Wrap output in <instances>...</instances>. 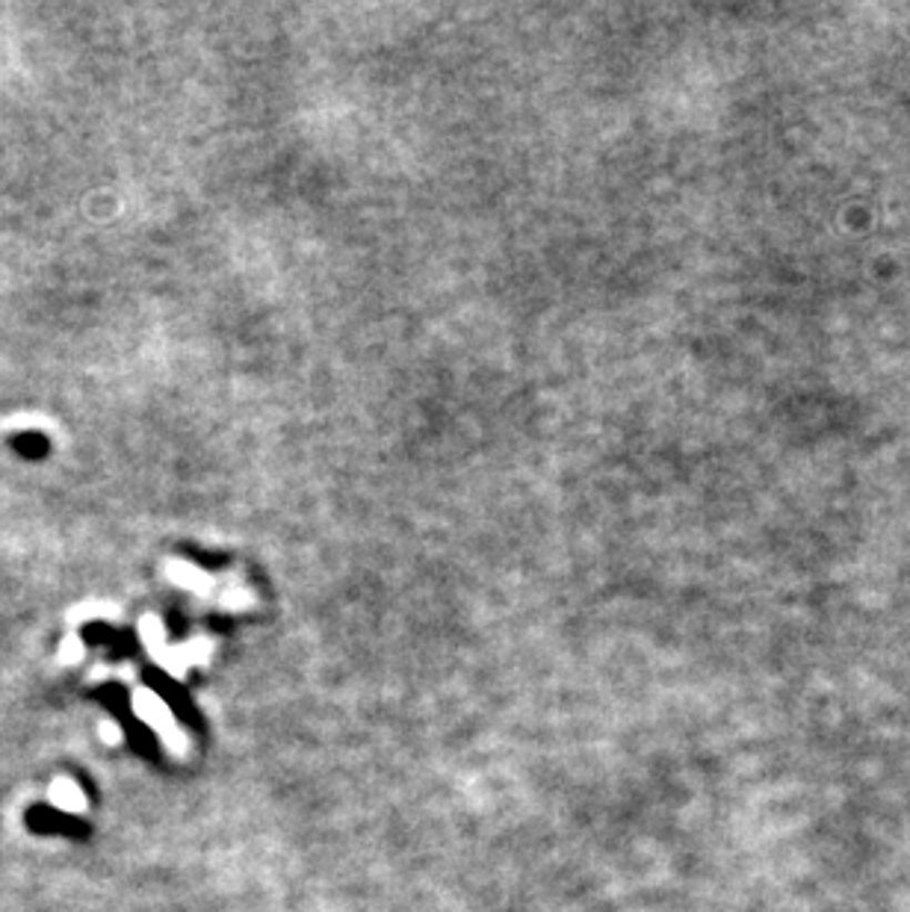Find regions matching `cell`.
<instances>
[{
  "mask_svg": "<svg viewBox=\"0 0 910 912\" xmlns=\"http://www.w3.org/2000/svg\"><path fill=\"white\" fill-rule=\"evenodd\" d=\"M136 706H140L142 718L149 720L151 727H157L160 732L166 736L168 747H172V741H175V745H181V736H177L175 720H172L168 709L157 700V697H154V694H140V697H136Z\"/></svg>",
  "mask_w": 910,
  "mask_h": 912,
  "instance_id": "1",
  "label": "cell"
},
{
  "mask_svg": "<svg viewBox=\"0 0 910 912\" xmlns=\"http://www.w3.org/2000/svg\"><path fill=\"white\" fill-rule=\"evenodd\" d=\"M53 800H57V803H60V807H65V809H80V807H83V795H80V789L74 786V782H65V780L53 786Z\"/></svg>",
  "mask_w": 910,
  "mask_h": 912,
  "instance_id": "2",
  "label": "cell"
}]
</instances>
